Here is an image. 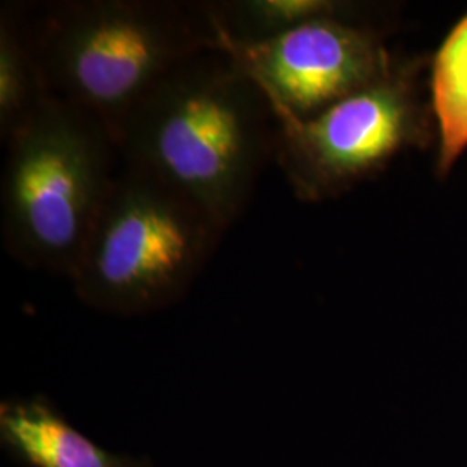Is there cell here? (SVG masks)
Wrapping results in <instances>:
<instances>
[{
    "mask_svg": "<svg viewBox=\"0 0 467 467\" xmlns=\"http://www.w3.org/2000/svg\"><path fill=\"white\" fill-rule=\"evenodd\" d=\"M0 443L23 467H152L146 457L100 449L44 395L2 401Z\"/></svg>",
    "mask_w": 467,
    "mask_h": 467,
    "instance_id": "52a82bcc",
    "label": "cell"
},
{
    "mask_svg": "<svg viewBox=\"0 0 467 467\" xmlns=\"http://www.w3.org/2000/svg\"><path fill=\"white\" fill-rule=\"evenodd\" d=\"M267 98L272 111L312 118L376 84L393 67L378 34L341 17H320L246 46H220Z\"/></svg>",
    "mask_w": 467,
    "mask_h": 467,
    "instance_id": "8992f818",
    "label": "cell"
},
{
    "mask_svg": "<svg viewBox=\"0 0 467 467\" xmlns=\"http://www.w3.org/2000/svg\"><path fill=\"white\" fill-rule=\"evenodd\" d=\"M433 104L440 125V165L445 171L467 148V16L438 52Z\"/></svg>",
    "mask_w": 467,
    "mask_h": 467,
    "instance_id": "9c48e42d",
    "label": "cell"
},
{
    "mask_svg": "<svg viewBox=\"0 0 467 467\" xmlns=\"http://www.w3.org/2000/svg\"><path fill=\"white\" fill-rule=\"evenodd\" d=\"M277 121L264 92L222 49L173 69L127 121L121 160L196 202L227 231L274 158Z\"/></svg>",
    "mask_w": 467,
    "mask_h": 467,
    "instance_id": "6da1fadb",
    "label": "cell"
},
{
    "mask_svg": "<svg viewBox=\"0 0 467 467\" xmlns=\"http://www.w3.org/2000/svg\"><path fill=\"white\" fill-rule=\"evenodd\" d=\"M223 233L196 202L121 160L69 281L99 312L150 314L184 296Z\"/></svg>",
    "mask_w": 467,
    "mask_h": 467,
    "instance_id": "277c9868",
    "label": "cell"
},
{
    "mask_svg": "<svg viewBox=\"0 0 467 467\" xmlns=\"http://www.w3.org/2000/svg\"><path fill=\"white\" fill-rule=\"evenodd\" d=\"M2 237L17 264L69 277L121 158L99 125L49 96L4 142Z\"/></svg>",
    "mask_w": 467,
    "mask_h": 467,
    "instance_id": "3957f363",
    "label": "cell"
},
{
    "mask_svg": "<svg viewBox=\"0 0 467 467\" xmlns=\"http://www.w3.org/2000/svg\"><path fill=\"white\" fill-rule=\"evenodd\" d=\"M25 23L47 92L94 119L117 146L173 69L220 49L204 2L67 0Z\"/></svg>",
    "mask_w": 467,
    "mask_h": 467,
    "instance_id": "7a4b0ae2",
    "label": "cell"
},
{
    "mask_svg": "<svg viewBox=\"0 0 467 467\" xmlns=\"http://www.w3.org/2000/svg\"><path fill=\"white\" fill-rule=\"evenodd\" d=\"M275 121L274 160L305 201L333 196L364 179L416 132L409 88L393 69L316 117L275 115Z\"/></svg>",
    "mask_w": 467,
    "mask_h": 467,
    "instance_id": "5b68a950",
    "label": "cell"
},
{
    "mask_svg": "<svg viewBox=\"0 0 467 467\" xmlns=\"http://www.w3.org/2000/svg\"><path fill=\"white\" fill-rule=\"evenodd\" d=\"M19 7L0 9V139L2 144L49 98Z\"/></svg>",
    "mask_w": 467,
    "mask_h": 467,
    "instance_id": "ba28073f",
    "label": "cell"
}]
</instances>
